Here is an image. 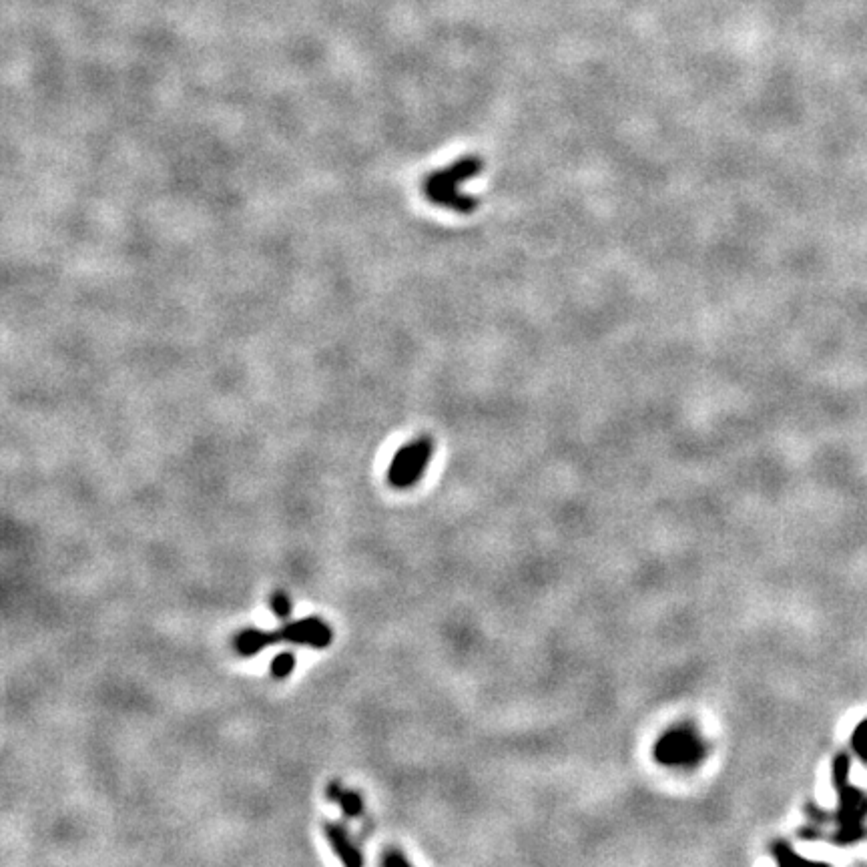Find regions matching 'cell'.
Instances as JSON below:
<instances>
[{"instance_id":"1","label":"cell","mask_w":867,"mask_h":867,"mask_svg":"<svg viewBox=\"0 0 867 867\" xmlns=\"http://www.w3.org/2000/svg\"><path fill=\"white\" fill-rule=\"evenodd\" d=\"M484 169V161L476 155L460 157L456 163L434 171L424 183V193L430 203L458 213H472L478 201L460 191V185L476 177Z\"/></svg>"},{"instance_id":"2","label":"cell","mask_w":867,"mask_h":867,"mask_svg":"<svg viewBox=\"0 0 867 867\" xmlns=\"http://www.w3.org/2000/svg\"><path fill=\"white\" fill-rule=\"evenodd\" d=\"M432 454H434V442L428 436L402 446L390 462L388 476H386L388 484L400 490L416 486L422 480Z\"/></svg>"},{"instance_id":"3","label":"cell","mask_w":867,"mask_h":867,"mask_svg":"<svg viewBox=\"0 0 867 867\" xmlns=\"http://www.w3.org/2000/svg\"><path fill=\"white\" fill-rule=\"evenodd\" d=\"M655 757L663 765L689 767L705 757V743L695 731L679 727L669 731L655 747Z\"/></svg>"},{"instance_id":"4","label":"cell","mask_w":867,"mask_h":867,"mask_svg":"<svg viewBox=\"0 0 867 867\" xmlns=\"http://www.w3.org/2000/svg\"><path fill=\"white\" fill-rule=\"evenodd\" d=\"M277 633L281 643H292V645H302L312 649H328L334 639L330 625L318 617L287 623Z\"/></svg>"},{"instance_id":"5","label":"cell","mask_w":867,"mask_h":867,"mask_svg":"<svg viewBox=\"0 0 867 867\" xmlns=\"http://www.w3.org/2000/svg\"><path fill=\"white\" fill-rule=\"evenodd\" d=\"M324 833H326V839H328L332 851L340 857V861L344 865L358 867V865L364 863V857H362L360 849L356 847V843L350 839L348 831L342 825H338V823H326L324 825Z\"/></svg>"},{"instance_id":"6","label":"cell","mask_w":867,"mask_h":867,"mask_svg":"<svg viewBox=\"0 0 867 867\" xmlns=\"http://www.w3.org/2000/svg\"><path fill=\"white\" fill-rule=\"evenodd\" d=\"M277 643H281L277 631L267 633V631H257V629H245L235 637L233 647H235L237 655L247 659V657H253V655H257V653H261L267 647L277 645Z\"/></svg>"},{"instance_id":"7","label":"cell","mask_w":867,"mask_h":867,"mask_svg":"<svg viewBox=\"0 0 867 867\" xmlns=\"http://www.w3.org/2000/svg\"><path fill=\"white\" fill-rule=\"evenodd\" d=\"M326 795H328V799L338 803L340 809L344 811V815H348V817H358L364 811L362 797L356 791H346L338 781L330 783Z\"/></svg>"},{"instance_id":"8","label":"cell","mask_w":867,"mask_h":867,"mask_svg":"<svg viewBox=\"0 0 867 867\" xmlns=\"http://www.w3.org/2000/svg\"><path fill=\"white\" fill-rule=\"evenodd\" d=\"M294 669H296V655H294V653H289V651H285V653H279V655L271 661V665H269V675H271L273 679H287L289 675L294 673Z\"/></svg>"},{"instance_id":"9","label":"cell","mask_w":867,"mask_h":867,"mask_svg":"<svg viewBox=\"0 0 867 867\" xmlns=\"http://www.w3.org/2000/svg\"><path fill=\"white\" fill-rule=\"evenodd\" d=\"M269 607H271V613H273L279 621H287L289 617H292V613H294V603H292V599L287 597V593H283V591H275V593H271V597H269Z\"/></svg>"},{"instance_id":"10","label":"cell","mask_w":867,"mask_h":867,"mask_svg":"<svg viewBox=\"0 0 867 867\" xmlns=\"http://www.w3.org/2000/svg\"><path fill=\"white\" fill-rule=\"evenodd\" d=\"M382 863H384V865H410V861H408V859L404 857V853L398 851V849H390V851H386L384 857H382Z\"/></svg>"}]
</instances>
